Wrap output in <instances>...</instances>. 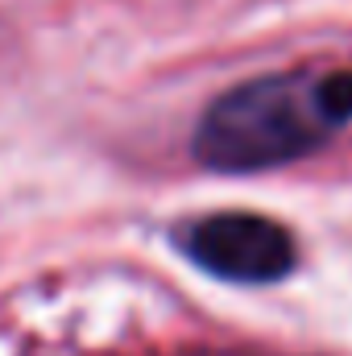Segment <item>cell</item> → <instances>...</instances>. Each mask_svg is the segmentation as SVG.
Wrapping results in <instances>:
<instances>
[{"instance_id": "6da1fadb", "label": "cell", "mask_w": 352, "mask_h": 356, "mask_svg": "<svg viewBox=\"0 0 352 356\" xmlns=\"http://www.w3.org/2000/svg\"><path fill=\"white\" fill-rule=\"evenodd\" d=\"M319 75L286 71L224 91L195 129V158L220 175L290 166L332 137Z\"/></svg>"}, {"instance_id": "7a4b0ae2", "label": "cell", "mask_w": 352, "mask_h": 356, "mask_svg": "<svg viewBox=\"0 0 352 356\" xmlns=\"http://www.w3.org/2000/svg\"><path fill=\"white\" fill-rule=\"evenodd\" d=\"M182 253L199 269L224 282H278L294 269V241L282 224L249 216V211H220L186 224L178 236Z\"/></svg>"}, {"instance_id": "3957f363", "label": "cell", "mask_w": 352, "mask_h": 356, "mask_svg": "<svg viewBox=\"0 0 352 356\" xmlns=\"http://www.w3.org/2000/svg\"><path fill=\"white\" fill-rule=\"evenodd\" d=\"M319 91H323L328 116H332L336 124H349V120H352V71L319 75Z\"/></svg>"}]
</instances>
